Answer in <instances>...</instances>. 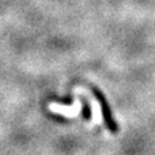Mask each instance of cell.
<instances>
[{
    "mask_svg": "<svg viewBox=\"0 0 155 155\" xmlns=\"http://www.w3.org/2000/svg\"><path fill=\"white\" fill-rule=\"evenodd\" d=\"M80 102H81V115L83 118L89 120L91 119V107H89V104L84 97H80Z\"/></svg>",
    "mask_w": 155,
    "mask_h": 155,
    "instance_id": "obj_2",
    "label": "cell"
},
{
    "mask_svg": "<svg viewBox=\"0 0 155 155\" xmlns=\"http://www.w3.org/2000/svg\"><path fill=\"white\" fill-rule=\"evenodd\" d=\"M92 92H93L94 97L98 101V105H100V109H101V114H102V119H104V123L106 124V127L110 132H118V124H116L113 113H111V109H110V105L107 102V100L105 98L104 93L101 91H98L97 88H93L92 87Z\"/></svg>",
    "mask_w": 155,
    "mask_h": 155,
    "instance_id": "obj_1",
    "label": "cell"
}]
</instances>
